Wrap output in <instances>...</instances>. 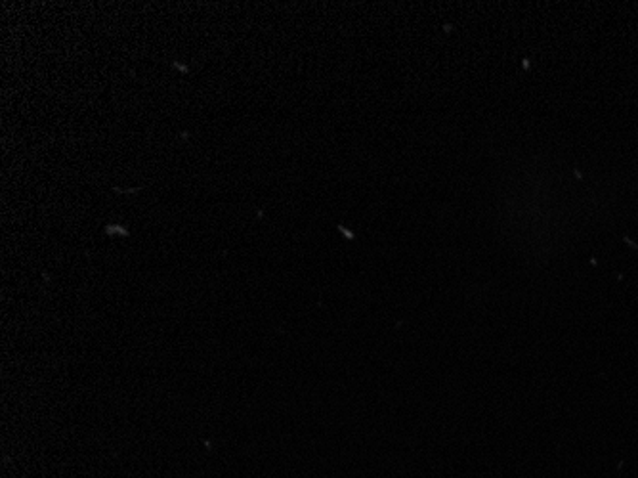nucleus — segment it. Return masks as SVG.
Instances as JSON below:
<instances>
[]
</instances>
